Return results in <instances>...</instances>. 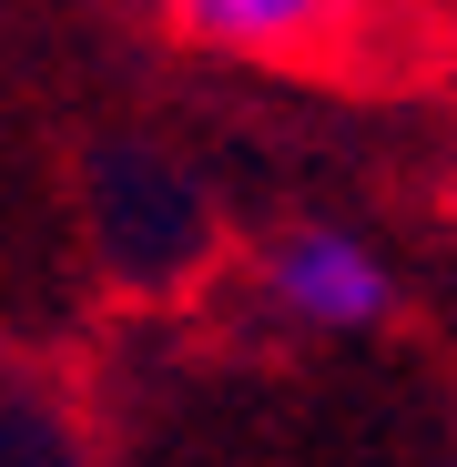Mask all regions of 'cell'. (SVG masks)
Masks as SVG:
<instances>
[{
	"label": "cell",
	"mask_w": 457,
	"mask_h": 467,
	"mask_svg": "<svg viewBox=\"0 0 457 467\" xmlns=\"http://www.w3.org/2000/svg\"><path fill=\"white\" fill-rule=\"evenodd\" d=\"M254 295L295 336H387L407 285H397L387 254H376V234L305 213V223H275L254 244Z\"/></svg>",
	"instance_id": "obj_1"
},
{
	"label": "cell",
	"mask_w": 457,
	"mask_h": 467,
	"mask_svg": "<svg viewBox=\"0 0 457 467\" xmlns=\"http://www.w3.org/2000/svg\"><path fill=\"white\" fill-rule=\"evenodd\" d=\"M152 11L203 51H305V41H326L346 0H152Z\"/></svg>",
	"instance_id": "obj_2"
}]
</instances>
